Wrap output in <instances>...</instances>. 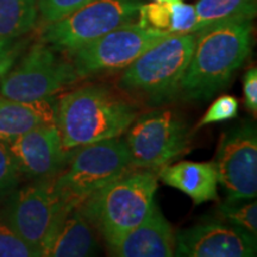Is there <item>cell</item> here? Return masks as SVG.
I'll return each mask as SVG.
<instances>
[{
    "instance_id": "cell-1",
    "label": "cell",
    "mask_w": 257,
    "mask_h": 257,
    "mask_svg": "<svg viewBox=\"0 0 257 257\" xmlns=\"http://www.w3.org/2000/svg\"><path fill=\"white\" fill-rule=\"evenodd\" d=\"M252 21H227L195 32L192 57L179 98L207 101L231 82L251 53Z\"/></svg>"
},
{
    "instance_id": "cell-2",
    "label": "cell",
    "mask_w": 257,
    "mask_h": 257,
    "mask_svg": "<svg viewBox=\"0 0 257 257\" xmlns=\"http://www.w3.org/2000/svg\"><path fill=\"white\" fill-rule=\"evenodd\" d=\"M137 108L104 86L88 85L56 100L55 124L66 150L119 137L137 118Z\"/></svg>"
},
{
    "instance_id": "cell-3",
    "label": "cell",
    "mask_w": 257,
    "mask_h": 257,
    "mask_svg": "<svg viewBox=\"0 0 257 257\" xmlns=\"http://www.w3.org/2000/svg\"><path fill=\"white\" fill-rule=\"evenodd\" d=\"M157 191L153 169L128 170L81 204L89 223L107 246L138 226L152 210Z\"/></svg>"
},
{
    "instance_id": "cell-4",
    "label": "cell",
    "mask_w": 257,
    "mask_h": 257,
    "mask_svg": "<svg viewBox=\"0 0 257 257\" xmlns=\"http://www.w3.org/2000/svg\"><path fill=\"white\" fill-rule=\"evenodd\" d=\"M194 43L195 32L170 34L127 66L118 86L153 106L175 100Z\"/></svg>"
},
{
    "instance_id": "cell-5",
    "label": "cell",
    "mask_w": 257,
    "mask_h": 257,
    "mask_svg": "<svg viewBox=\"0 0 257 257\" xmlns=\"http://www.w3.org/2000/svg\"><path fill=\"white\" fill-rule=\"evenodd\" d=\"M131 168L124 138H108L72 149L53 186L64 206L72 208Z\"/></svg>"
},
{
    "instance_id": "cell-6",
    "label": "cell",
    "mask_w": 257,
    "mask_h": 257,
    "mask_svg": "<svg viewBox=\"0 0 257 257\" xmlns=\"http://www.w3.org/2000/svg\"><path fill=\"white\" fill-rule=\"evenodd\" d=\"M2 214L15 233L36 257L46 256L67 211L53 186V179L30 181L15 189L4 201Z\"/></svg>"
},
{
    "instance_id": "cell-7",
    "label": "cell",
    "mask_w": 257,
    "mask_h": 257,
    "mask_svg": "<svg viewBox=\"0 0 257 257\" xmlns=\"http://www.w3.org/2000/svg\"><path fill=\"white\" fill-rule=\"evenodd\" d=\"M72 61H67L46 42L30 47L0 79V94L12 100H49L78 80Z\"/></svg>"
},
{
    "instance_id": "cell-8",
    "label": "cell",
    "mask_w": 257,
    "mask_h": 257,
    "mask_svg": "<svg viewBox=\"0 0 257 257\" xmlns=\"http://www.w3.org/2000/svg\"><path fill=\"white\" fill-rule=\"evenodd\" d=\"M142 0H93L62 19L47 24L42 41L72 54L121 25L138 18Z\"/></svg>"
},
{
    "instance_id": "cell-9",
    "label": "cell",
    "mask_w": 257,
    "mask_h": 257,
    "mask_svg": "<svg viewBox=\"0 0 257 257\" xmlns=\"http://www.w3.org/2000/svg\"><path fill=\"white\" fill-rule=\"evenodd\" d=\"M126 142L133 168L160 169L187 152L188 124L179 113L156 110L137 115L127 128Z\"/></svg>"
},
{
    "instance_id": "cell-10",
    "label": "cell",
    "mask_w": 257,
    "mask_h": 257,
    "mask_svg": "<svg viewBox=\"0 0 257 257\" xmlns=\"http://www.w3.org/2000/svg\"><path fill=\"white\" fill-rule=\"evenodd\" d=\"M172 34L169 30L130 23L114 29L69 54L79 79L125 69L144 51Z\"/></svg>"
},
{
    "instance_id": "cell-11",
    "label": "cell",
    "mask_w": 257,
    "mask_h": 257,
    "mask_svg": "<svg viewBox=\"0 0 257 257\" xmlns=\"http://www.w3.org/2000/svg\"><path fill=\"white\" fill-rule=\"evenodd\" d=\"M218 184L231 200H250L257 194V133L244 120L221 135L213 161Z\"/></svg>"
},
{
    "instance_id": "cell-12",
    "label": "cell",
    "mask_w": 257,
    "mask_h": 257,
    "mask_svg": "<svg viewBox=\"0 0 257 257\" xmlns=\"http://www.w3.org/2000/svg\"><path fill=\"white\" fill-rule=\"evenodd\" d=\"M15 165L29 181L54 179L69 159L55 123L41 124L6 143Z\"/></svg>"
},
{
    "instance_id": "cell-13",
    "label": "cell",
    "mask_w": 257,
    "mask_h": 257,
    "mask_svg": "<svg viewBox=\"0 0 257 257\" xmlns=\"http://www.w3.org/2000/svg\"><path fill=\"white\" fill-rule=\"evenodd\" d=\"M175 255L251 257L256 255V237L229 221L213 218L175 233Z\"/></svg>"
},
{
    "instance_id": "cell-14",
    "label": "cell",
    "mask_w": 257,
    "mask_h": 257,
    "mask_svg": "<svg viewBox=\"0 0 257 257\" xmlns=\"http://www.w3.org/2000/svg\"><path fill=\"white\" fill-rule=\"evenodd\" d=\"M112 256L172 257L175 255V233L156 202L142 223L108 246Z\"/></svg>"
},
{
    "instance_id": "cell-15",
    "label": "cell",
    "mask_w": 257,
    "mask_h": 257,
    "mask_svg": "<svg viewBox=\"0 0 257 257\" xmlns=\"http://www.w3.org/2000/svg\"><path fill=\"white\" fill-rule=\"evenodd\" d=\"M157 178L167 186L184 192L195 205L218 198V176L213 162H181L161 167Z\"/></svg>"
},
{
    "instance_id": "cell-16",
    "label": "cell",
    "mask_w": 257,
    "mask_h": 257,
    "mask_svg": "<svg viewBox=\"0 0 257 257\" xmlns=\"http://www.w3.org/2000/svg\"><path fill=\"white\" fill-rule=\"evenodd\" d=\"M99 251L95 229L86 217L81 204L67 211L46 256L51 257H86Z\"/></svg>"
},
{
    "instance_id": "cell-17",
    "label": "cell",
    "mask_w": 257,
    "mask_h": 257,
    "mask_svg": "<svg viewBox=\"0 0 257 257\" xmlns=\"http://www.w3.org/2000/svg\"><path fill=\"white\" fill-rule=\"evenodd\" d=\"M56 100L23 102L0 94V142H11L41 124L55 123Z\"/></svg>"
},
{
    "instance_id": "cell-18",
    "label": "cell",
    "mask_w": 257,
    "mask_h": 257,
    "mask_svg": "<svg viewBox=\"0 0 257 257\" xmlns=\"http://www.w3.org/2000/svg\"><path fill=\"white\" fill-rule=\"evenodd\" d=\"M38 0H0V38L15 41L36 25Z\"/></svg>"
},
{
    "instance_id": "cell-19",
    "label": "cell",
    "mask_w": 257,
    "mask_h": 257,
    "mask_svg": "<svg viewBox=\"0 0 257 257\" xmlns=\"http://www.w3.org/2000/svg\"><path fill=\"white\" fill-rule=\"evenodd\" d=\"M194 8L198 19L197 31H199L221 22L252 21L256 16L257 3L256 0H199Z\"/></svg>"
},
{
    "instance_id": "cell-20",
    "label": "cell",
    "mask_w": 257,
    "mask_h": 257,
    "mask_svg": "<svg viewBox=\"0 0 257 257\" xmlns=\"http://www.w3.org/2000/svg\"><path fill=\"white\" fill-rule=\"evenodd\" d=\"M217 216L229 221L252 236H257V205L256 201L231 200L221 202L217 208Z\"/></svg>"
},
{
    "instance_id": "cell-21",
    "label": "cell",
    "mask_w": 257,
    "mask_h": 257,
    "mask_svg": "<svg viewBox=\"0 0 257 257\" xmlns=\"http://www.w3.org/2000/svg\"><path fill=\"white\" fill-rule=\"evenodd\" d=\"M21 174L15 165L6 143L0 142V205L21 184Z\"/></svg>"
},
{
    "instance_id": "cell-22",
    "label": "cell",
    "mask_w": 257,
    "mask_h": 257,
    "mask_svg": "<svg viewBox=\"0 0 257 257\" xmlns=\"http://www.w3.org/2000/svg\"><path fill=\"white\" fill-rule=\"evenodd\" d=\"M170 25L172 34H189L197 31L198 19L194 5L186 4L184 0L169 4Z\"/></svg>"
},
{
    "instance_id": "cell-23",
    "label": "cell",
    "mask_w": 257,
    "mask_h": 257,
    "mask_svg": "<svg viewBox=\"0 0 257 257\" xmlns=\"http://www.w3.org/2000/svg\"><path fill=\"white\" fill-rule=\"evenodd\" d=\"M0 257H36V253L10 227L2 212H0Z\"/></svg>"
},
{
    "instance_id": "cell-24",
    "label": "cell",
    "mask_w": 257,
    "mask_h": 257,
    "mask_svg": "<svg viewBox=\"0 0 257 257\" xmlns=\"http://www.w3.org/2000/svg\"><path fill=\"white\" fill-rule=\"evenodd\" d=\"M93 0H38V15L47 24L62 19Z\"/></svg>"
},
{
    "instance_id": "cell-25",
    "label": "cell",
    "mask_w": 257,
    "mask_h": 257,
    "mask_svg": "<svg viewBox=\"0 0 257 257\" xmlns=\"http://www.w3.org/2000/svg\"><path fill=\"white\" fill-rule=\"evenodd\" d=\"M138 24L142 27L169 30L170 10L168 3H149L142 4L138 12Z\"/></svg>"
},
{
    "instance_id": "cell-26",
    "label": "cell",
    "mask_w": 257,
    "mask_h": 257,
    "mask_svg": "<svg viewBox=\"0 0 257 257\" xmlns=\"http://www.w3.org/2000/svg\"><path fill=\"white\" fill-rule=\"evenodd\" d=\"M238 100L232 95H221L210 106L206 113L201 118L198 127L212 123L230 120L238 114Z\"/></svg>"
},
{
    "instance_id": "cell-27",
    "label": "cell",
    "mask_w": 257,
    "mask_h": 257,
    "mask_svg": "<svg viewBox=\"0 0 257 257\" xmlns=\"http://www.w3.org/2000/svg\"><path fill=\"white\" fill-rule=\"evenodd\" d=\"M23 50L22 42L9 41L4 47L0 49V79L11 69V67L16 63V61L21 56Z\"/></svg>"
},
{
    "instance_id": "cell-28",
    "label": "cell",
    "mask_w": 257,
    "mask_h": 257,
    "mask_svg": "<svg viewBox=\"0 0 257 257\" xmlns=\"http://www.w3.org/2000/svg\"><path fill=\"white\" fill-rule=\"evenodd\" d=\"M245 106L253 114L257 112V70L255 67L248 69L243 79Z\"/></svg>"
},
{
    "instance_id": "cell-29",
    "label": "cell",
    "mask_w": 257,
    "mask_h": 257,
    "mask_svg": "<svg viewBox=\"0 0 257 257\" xmlns=\"http://www.w3.org/2000/svg\"><path fill=\"white\" fill-rule=\"evenodd\" d=\"M155 2H159V3H168V4H172V3L178 2V0H155Z\"/></svg>"
},
{
    "instance_id": "cell-30",
    "label": "cell",
    "mask_w": 257,
    "mask_h": 257,
    "mask_svg": "<svg viewBox=\"0 0 257 257\" xmlns=\"http://www.w3.org/2000/svg\"><path fill=\"white\" fill-rule=\"evenodd\" d=\"M8 42H9V41L2 40V38H0V49H2V48H3V47H4V46H5V44H6V43H8Z\"/></svg>"
}]
</instances>
